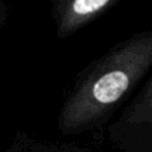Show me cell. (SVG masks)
<instances>
[{
  "label": "cell",
  "mask_w": 152,
  "mask_h": 152,
  "mask_svg": "<svg viewBox=\"0 0 152 152\" xmlns=\"http://www.w3.org/2000/svg\"><path fill=\"white\" fill-rule=\"evenodd\" d=\"M120 0H53L58 37H67L97 19Z\"/></svg>",
  "instance_id": "obj_2"
},
{
  "label": "cell",
  "mask_w": 152,
  "mask_h": 152,
  "mask_svg": "<svg viewBox=\"0 0 152 152\" xmlns=\"http://www.w3.org/2000/svg\"><path fill=\"white\" fill-rule=\"evenodd\" d=\"M144 86L123 111L119 123L127 127L152 128V71Z\"/></svg>",
  "instance_id": "obj_3"
},
{
  "label": "cell",
  "mask_w": 152,
  "mask_h": 152,
  "mask_svg": "<svg viewBox=\"0 0 152 152\" xmlns=\"http://www.w3.org/2000/svg\"><path fill=\"white\" fill-rule=\"evenodd\" d=\"M152 71V29L118 43L76 80L59 113V129L79 134L104 121Z\"/></svg>",
  "instance_id": "obj_1"
},
{
  "label": "cell",
  "mask_w": 152,
  "mask_h": 152,
  "mask_svg": "<svg viewBox=\"0 0 152 152\" xmlns=\"http://www.w3.org/2000/svg\"><path fill=\"white\" fill-rule=\"evenodd\" d=\"M3 7H1V3H0V24H1V20H3Z\"/></svg>",
  "instance_id": "obj_4"
}]
</instances>
